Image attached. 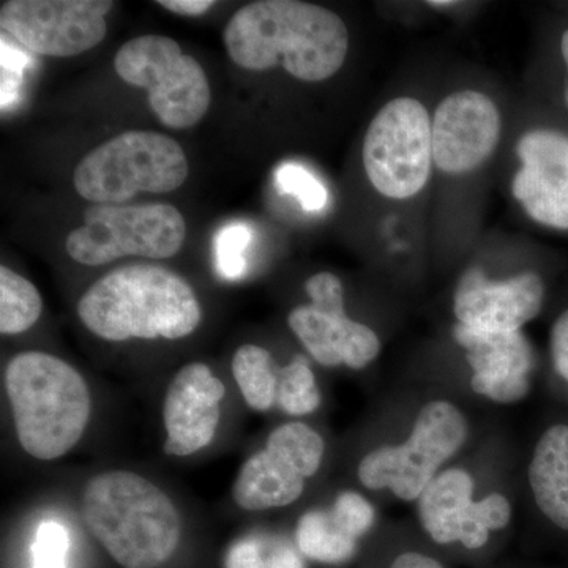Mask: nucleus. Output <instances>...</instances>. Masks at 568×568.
<instances>
[{"label": "nucleus", "instance_id": "1", "mask_svg": "<svg viewBox=\"0 0 568 568\" xmlns=\"http://www.w3.org/2000/svg\"><path fill=\"white\" fill-rule=\"evenodd\" d=\"M235 65L265 71L283 65L305 82H320L342 69L349 32L334 11L301 0H257L233 14L223 31Z\"/></svg>", "mask_w": 568, "mask_h": 568}, {"label": "nucleus", "instance_id": "2", "mask_svg": "<svg viewBox=\"0 0 568 568\" xmlns=\"http://www.w3.org/2000/svg\"><path fill=\"white\" fill-rule=\"evenodd\" d=\"M78 316L106 342L181 339L203 320L192 284L171 268L129 264L108 272L81 295Z\"/></svg>", "mask_w": 568, "mask_h": 568}, {"label": "nucleus", "instance_id": "3", "mask_svg": "<svg viewBox=\"0 0 568 568\" xmlns=\"http://www.w3.org/2000/svg\"><path fill=\"white\" fill-rule=\"evenodd\" d=\"M82 518L93 537L123 568H156L179 547L181 517L173 500L148 478L110 470L88 481Z\"/></svg>", "mask_w": 568, "mask_h": 568}, {"label": "nucleus", "instance_id": "4", "mask_svg": "<svg viewBox=\"0 0 568 568\" xmlns=\"http://www.w3.org/2000/svg\"><path fill=\"white\" fill-rule=\"evenodd\" d=\"M6 390L18 440L31 457L51 462L80 443L92 398L73 366L41 351L14 355L7 365Z\"/></svg>", "mask_w": 568, "mask_h": 568}, {"label": "nucleus", "instance_id": "5", "mask_svg": "<svg viewBox=\"0 0 568 568\" xmlns=\"http://www.w3.org/2000/svg\"><path fill=\"white\" fill-rule=\"evenodd\" d=\"M190 174L182 145L168 134L125 132L82 156L73 185L92 204H125L136 194L171 193Z\"/></svg>", "mask_w": 568, "mask_h": 568}, {"label": "nucleus", "instance_id": "6", "mask_svg": "<svg viewBox=\"0 0 568 568\" xmlns=\"http://www.w3.org/2000/svg\"><path fill=\"white\" fill-rule=\"evenodd\" d=\"M114 69L126 84L148 91L149 106L168 129H192L211 108L203 65L170 37L148 33L126 41L115 54Z\"/></svg>", "mask_w": 568, "mask_h": 568}, {"label": "nucleus", "instance_id": "7", "mask_svg": "<svg viewBox=\"0 0 568 568\" xmlns=\"http://www.w3.org/2000/svg\"><path fill=\"white\" fill-rule=\"evenodd\" d=\"M82 220L67 235L65 248L71 260L91 267L126 256L168 260L185 242V220L171 204H93Z\"/></svg>", "mask_w": 568, "mask_h": 568}, {"label": "nucleus", "instance_id": "8", "mask_svg": "<svg viewBox=\"0 0 568 568\" xmlns=\"http://www.w3.org/2000/svg\"><path fill=\"white\" fill-rule=\"evenodd\" d=\"M362 159L383 196L407 200L420 193L435 163L432 119L424 104L410 97L388 102L366 130Z\"/></svg>", "mask_w": 568, "mask_h": 568}, {"label": "nucleus", "instance_id": "9", "mask_svg": "<svg viewBox=\"0 0 568 568\" xmlns=\"http://www.w3.org/2000/svg\"><path fill=\"white\" fill-rule=\"evenodd\" d=\"M466 437L467 422L458 407L447 402L429 403L418 414L409 439L366 455L358 466V478L366 488H390L399 499H418Z\"/></svg>", "mask_w": 568, "mask_h": 568}, {"label": "nucleus", "instance_id": "10", "mask_svg": "<svg viewBox=\"0 0 568 568\" xmlns=\"http://www.w3.org/2000/svg\"><path fill=\"white\" fill-rule=\"evenodd\" d=\"M111 0H9L0 28L26 50L47 58H73L106 37Z\"/></svg>", "mask_w": 568, "mask_h": 568}, {"label": "nucleus", "instance_id": "11", "mask_svg": "<svg viewBox=\"0 0 568 568\" xmlns=\"http://www.w3.org/2000/svg\"><path fill=\"white\" fill-rule=\"evenodd\" d=\"M305 290L312 302L294 308L287 324L315 361L354 369L372 364L381 353L379 338L372 328L346 316L338 276L320 272L306 282Z\"/></svg>", "mask_w": 568, "mask_h": 568}, {"label": "nucleus", "instance_id": "12", "mask_svg": "<svg viewBox=\"0 0 568 568\" xmlns=\"http://www.w3.org/2000/svg\"><path fill=\"white\" fill-rule=\"evenodd\" d=\"M474 481L463 469L439 474L418 497L422 526L437 544H459L477 549L491 530L506 528L511 508L503 495L473 500Z\"/></svg>", "mask_w": 568, "mask_h": 568}, {"label": "nucleus", "instance_id": "13", "mask_svg": "<svg viewBox=\"0 0 568 568\" xmlns=\"http://www.w3.org/2000/svg\"><path fill=\"white\" fill-rule=\"evenodd\" d=\"M499 110L485 93H452L436 108L432 121L433 160L443 173L462 175L476 171L500 140Z\"/></svg>", "mask_w": 568, "mask_h": 568}, {"label": "nucleus", "instance_id": "14", "mask_svg": "<svg viewBox=\"0 0 568 568\" xmlns=\"http://www.w3.org/2000/svg\"><path fill=\"white\" fill-rule=\"evenodd\" d=\"M511 192L534 222L568 230V134L532 130L518 141Z\"/></svg>", "mask_w": 568, "mask_h": 568}, {"label": "nucleus", "instance_id": "15", "mask_svg": "<svg viewBox=\"0 0 568 568\" xmlns=\"http://www.w3.org/2000/svg\"><path fill=\"white\" fill-rule=\"evenodd\" d=\"M544 295V282L534 272L493 282L480 268H470L455 293V316L458 324L476 331L518 332L540 313Z\"/></svg>", "mask_w": 568, "mask_h": 568}, {"label": "nucleus", "instance_id": "16", "mask_svg": "<svg viewBox=\"0 0 568 568\" xmlns=\"http://www.w3.org/2000/svg\"><path fill=\"white\" fill-rule=\"evenodd\" d=\"M224 394V384L207 365L193 362L183 366L164 396L168 455L190 457L212 443L222 417L220 403Z\"/></svg>", "mask_w": 568, "mask_h": 568}, {"label": "nucleus", "instance_id": "17", "mask_svg": "<svg viewBox=\"0 0 568 568\" xmlns=\"http://www.w3.org/2000/svg\"><path fill=\"white\" fill-rule=\"evenodd\" d=\"M455 338L466 349L477 394L497 403H515L528 395L534 357L521 332L491 334L457 324Z\"/></svg>", "mask_w": 568, "mask_h": 568}, {"label": "nucleus", "instance_id": "18", "mask_svg": "<svg viewBox=\"0 0 568 568\" xmlns=\"http://www.w3.org/2000/svg\"><path fill=\"white\" fill-rule=\"evenodd\" d=\"M304 488L305 478L290 463L264 448L246 459L239 470L233 497L244 510H267L295 503Z\"/></svg>", "mask_w": 568, "mask_h": 568}, {"label": "nucleus", "instance_id": "19", "mask_svg": "<svg viewBox=\"0 0 568 568\" xmlns=\"http://www.w3.org/2000/svg\"><path fill=\"white\" fill-rule=\"evenodd\" d=\"M537 506L556 526L568 530V426L556 425L538 440L529 467Z\"/></svg>", "mask_w": 568, "mask_h": 568}, {"label": "nucleus", "instance_id": "20", "mask_svg": "<svg viewBox=\"0 0 568 568\" xmlns=\"http://www.w3.org/2000/svg\"><path fill=\"white\" fill-rule=\"evenodd\" d=\"M295 538L305 556L324 564L345 562L357 548V540L339 528L331 510L306 511L298 519Z\"/></svg>", "mask_w": 568, "mask_h": 568}, {"label": "nucleus", "instance_id": "21", "mask_svg": "<svg viewBox=\"0 0 568 568\" xmlns=\"http://www.w3.org/2000/svg\"><path fill=\"white\" fill-rule=\"evenodd\" d=\"M280 368L274 357L264 347L244 345L239 347L233 357L235 383L244 395L246 405L254 410L271 409L276 402Z\"/></svg>", "mask_w": 568, "mask_h": 568}, {"label": "nucleus", "instance_id": "22", "mask_svg": "<svg viewBox=\"0 0 568 568\" xmlns=\"http://www.w3.org/2000/svg\"><path fill=\"white\" fill-rule=\"evenodd\" d=\"M43 312L39 290L24 276L0 267V332L18 335L29 331Z\"/></svg>", "mask_w": 568, "mask_h": 568}, {"label": "nucleus", "instance_id": "23", "mask_svg": "<svg viewBox=\"0 0 568 568\" xmlns=\"http://www.w3.org/2000/svg\"><path fill=\"white\" fill-rule=\"evenodd\" d=\"M265 448L290 463L304 478L315 476L323 463V437L305 424L278 426L268 436Z\"/></svg>", "mask_w": 568, "mask_h": 568}, {"label": "nucleus", "instance_id": "24", "mask_svg": "<svg viewBox=\"0 0 568 568\" xmlns=\"http://www.w3.org/2000/svg\"><path fill=\"white\" fill-rule=\"evenodd\" d=\"M224 568H305L298 552L284 538L256 534L235 541Z\"/></svg>", "mask_w": 568, "mask_h": 568}, {"label": "nucleus", "instance_id": "25", "mask_svg": "<svg viewBox=\"0 0 568 568\" xmlns=\"http://www.w3.org/2000/svg\"><path fill=\"white\" fill-rule=\"evenodd\" d=\"M276 402L291 416H305L320 407V388L304 357H295L290 365L280 368Z\"/></svg>", "mask_w": 568, "mask_h": 568}, {"label": "nucleus", "instance_id": "26", "mask_svg": "<svg viewBox=\"0 0 568 568\" xmlns=\"http://www.w3.org/2000/svg\"><path fill=\"white\" fill-rule=\"evenodd\" d=\"M275 186L280 193L294 196L305 211L317 212L327 204V190L302 164L283 163L275 171Z\"/></svg>", "mask_w": 568, "mask_h": 568}, {"label": "nucleus", "instance_id": "27", "mask_svg": "<svg viewBox=\"0 0 568 568\" xmlns=\"http://www.w3.org/2000/svg\"><path fill=\"white\" fill-rule=\"evenodd\" d=\"M70 534L62 523L48 519L37 529L32 544V568H69Z\"/></svg>", "mask_w": 568, "mask_h": 568}, {"label": "nucleus", "instance_id": "28", "mask_svg": "<svg viewBox=\"0 0 568 568\" xmlns=\"http://www.w3.org/2000/svg\"><path fill=\"white\" fill-rule=\"evenodd\" d=\"M252 241V231L244 223L226 224L216 237V264L220 274L237 280L245 274V252Z\"/></svg>", "mask_w": 568, "mask_h": 568}, {"label": "nucleus", "instance_id": "29", "mask_svg": "<svg viewBox=\"0 0 568 568\" xmlns=\"http://www.w3.org/2000/svg\"><path fill=\"white\" fill-rule=\"evenodd\" d=\"M331 514L338 523L339 528L355 540L364 536L366 530L372 528L373 523H375V508L364 496L353 491L343 493V495L336 497Z\"/></svg>", "mask_w": 568, "mask_h": 568}, {"label": "nucleus", "instance_id": "30", "mask_svg": "<svg viewBox=\"0 0 568 568\" xmlns=\"http://www.w3.org/2000/svg\"><path fill=\"white\" fill-rule=\"evenodd\" d=\"M551 355L556 369L568 383V310L552 325Z\"/></svg>", "mask_w": 568, "mask_h": 568}, {"label": "nucleus", "instance_id": "31", "mask_svg": "<svg viewBox=\"0 0 568 568\" xmlns=\"http://www.w3.org/2000/svg\"><path fill=\"white\" fill-rule=\"evenodd\" d=\"M159 6L182 17H201L207 13L215 2L212 0H159Z\"/></svg>", "mask_w": 568, "mask_h": 568}, {"label": "nucleus", "instance_id": "32", "mask_svg": "<svg viewBox=\"0 0 568 568\" xmlns=\"http://www.w3.org/2000/svg\"><path fill=\"white\" fill-rule=\"evenodd\" d=\"M392 568H444L437 560L428 556L418 555V552H405L398 556Z\"/></svg>", "mask_w": 568, "mask_h": 568}, {"label": "nucleus", "instance_id": "33", "mask_svg": "<svg viewBox=\"0 0 568 568\" xmlns=\"http://www.w3.org/2000/svg\"><path fill=\"white\" fill-rule=\"evenodd\" d=\"M560 51H562L564 62L567 65L566 102L568 104V29L564 32L562 41H560Z\"/></svg>", "mask_w": 568, "mask_h": 568}, {"label": "nucleus", "instance_id": "34", "mask_svg": "<svg viewBox=\"0 0 568 568\" xmlns=\"http://www.w3.org/2000/svg\"><path fill=\"white\" fill-rule=\"evenodd\" d=\"M455 2H452V0H435V2H428V6L432 7H443V6H454Z\"/></svg>", "mask_w": 568, "mask_h": 568}]
</instances>
